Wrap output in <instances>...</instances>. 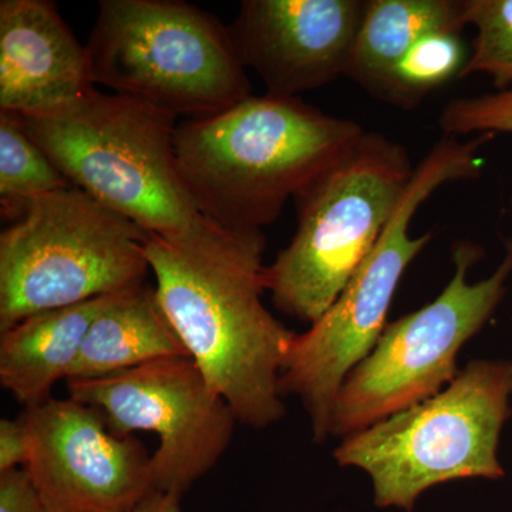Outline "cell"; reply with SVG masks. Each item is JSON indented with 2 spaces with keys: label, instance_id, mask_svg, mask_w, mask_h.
Returning a JSON list of instances; mask_svg holds the SVG:
<instances>
[{
  "label": "cell",
  "instance_id": "obj_1",
  "mask_svg": "<svg viewBox=\"0 0 512 512\" xmlns=\"http://www.w3.org/2000/svg\"><path fill=\"white\" fill-rule=\"evenodd\" d=\"M262 231L212 225L187 239L148 235L157 301L188 356L238 423L284 419L279 377L296 333L266 309Z\"/></svg>",
  "mask_w": 512,
  "mask_h": 512
},
{
  "label": "cell",
  "instance_id": "obj_2",
  "mask_svg": "<svg viewBox=\"0 0 512 512\" xmlns=\"http://www.w3.org/2000/svg\"><path fill=\"white\" fill-rule=\"evenodd\" d=\"M365 133L298 97L265 94L178 124L175 154L202 217L227 231H262Z\"/></svg>",
  "mask_w": 512,
  "mask_h": 512
},
{
  "label": "cell",
  "instance_id": "obj_3",
  "mask_svg": "<svg viewBox=\"0 0 512 512\" xmlns=\"http://www.w3.org/2000/svg\"><path fill=\"white\" fill-rule=\"evenodd\" d=\"M19 117L74 187L148 235L178 241L215 225L181 178L173 114L94 87L66 106Z\"/></svg>",
  "mask_w": 512,
  "mask_h": 512
},
{
  "label": "cell",
  "instance_id": "obj_4",
  "mask_svg": "<svg viewBox=\"0 0 512 512\" xmlns=\"http://www.w3.org/2000/svg\"><path fill=\"white\" fill-rule=\"evenodd\" d=\"M490 140L485 134L470 141L441 138L417 165L392 220L339 298L306 332L296 333L279 377V392L301 400L316 443L330 436L333 406L343 383L376 348L404 272L431 241V232L410 237L414 215L444 184L480 177L483 161L478 151Z\"/></svg>",
  "mask_w": 512,
  "mask_h": 512
},
{
  "label": "cell",
  "instance_id": "obj_5",
  "mask_svg": "<svg viewBox=\"0 0 512 512\" xmlns=\"http://www.w3.org/2000/svg\"><path fill=\"white\" fill-rule=\"evenodd\" d=\"M511 396L510 360H473L441 392L345 437L336 461L367 473L376 507L413 511L434 485L504 476L498 444Z\"/></svg>",
  "mask_w": 512,
  "mask_h": 512
},
{
  "label": "cell",
  "instance_id": "obj_6",
  "mask_svg": "<svg viewBox=\"0 0 512 512\" xmlns=\"http://www.w3.org/2000/svg\"><path fill=\"white\" fill-rule=\"evenodd\" d=\"M94 86L187 120L251 97L229 29L181 0H101L86 45Z\"/></svg>",
  "mask_w": 512,
  "mask_h": 512
},
{
  "label": "cell",
  "instance_id": "obj_7",
  "mask_svg": "<svg viewBox=\"0 0 512 512\" xmlns=\"http://www.w3.org/2000/svg\"><path fill=\"white\" fill-rule=\"evenodd\" d=\"M416 167L402 144L366 131L352 151L295 198L298 228L265 268L275 308L315 323L376 247Z\"/></svg>",
  "mask_w": 512,
  "mask_h": 512
},
{
  "label": "cell",
  "instance_id": "obj_8",
  "mask_svg": "<svg viewBox=\"0 0 512 512\" xmlns=\"http://www.w3.org/2000/svg\"><path fill=\"white\" fill-rule=\"evenodd\" d=\"M147 239L74 185L33 201L0 235V333L36 313L144 284Z\"/></svg>",
  "mask_w": 512,
  "mask_h": 512
},
{
  "label": "cell",
  "instance_id": "obj_9",
  "mask_svg": "<svg viewBox=\"0 0 512 512\" xmlns=\"http://www.w3.org/2000/svg\"><path fill=\"white\" fill-rule=\"evenodd\" d=\"M483 256L473 242L454 245L453 278L419 311L389 323L373 352L343 383L333 406L330 436L345 437L441 392L456 376L457 355L503 301L512 274V238L493 275L468 284Z\"/></svg>",
  "mask_w": 512,
  "mask_h": 512
},
{
  "label": "cell",
  "instance_id": "obj_10",
  "mask_svg": "<svg viewBox=\"0 0 512 512\" xmlns=\"http://www.w3.org/2000/svg\"><path fill=\"white\" fill-rule=\"evenodd\" d=\"M69 397L92 406L111 433H156L151 456L157 491L183 495L224 456L237 417L187 356L96 377L67 380Z\"/></svg>",
  "mask_w": 512,
  "mask_h": 512
},
{
  "label": "cell",
  "instance_id": "obj_11",
  "mask_svg": "<svg viewBox=\"0 0 512 512\" xmlns=\"http://www.w3.org/2000/svg\"><path fill=\"white\" fill-rule=\"evenodd\" d=\"M26 473L49 512H128L156 490L137 439L111 433L103 416L72 397L26 407Z\"/></svg>",
  "mask_w": 512,
  "mask_h": 512
},
{
  "label": "cell",
  "instance_id": "obj_12",
  "mask_svg": "<svg viewBox=\"0 0 512 512\" xmlns=\"http://www.w3.org/2000/svg\"><path fill=\"white\" fill-rule=\"evenodd\" d=\"M365 0H245L229 28L266 94L296 97L345 76Z\"/></svg>",
  "mask_w": 512,
  "mask_h": 512
},
{
  "label": "cell",
  "instance_id": "obj_13",
  "mask_svg": "<svg viewBox=\"0 0 512 512\" xmlns=\"http://www.w3.org/2000/svg\"><path fill=\"white\" fill-rule=\"evenodd\" d=\"M86 46L49 0L0 2V111L55 110L94 89Z\"/></svg>",
  "mask_w": 512,
  "mask_h": 512
},
{
  "label": "cell",
  "instance_id": "obj_14",
  "mask_svg": "<svg viewBox=\"0 0 512 512\" xmlns=\"http://www.w3.org/2000/svg\"><path fill=\"white\" fill-rule=\"evenodd\" d=\"M107 296L36 313L2 333L0 383L25 409L52 399L56 383L69 380Z\"/></svg>",
  "mask_w": 512,
  "mask_h": 512
},
{
  "label": "cell",
  "instance_id": "obj_15",
  "mask_svg": "<svg viewBox=\"0 0 512 512\" xmlns=\"http://www.w3.org/2000/svg\"><path fill=\"white\" fill-rule=\"evenodd\" d=\"M188 356L146 282L107 296L69 380L96 379L164 357Z\"/></svg>",
  "mask_w": 512,
  "mask_h": 512
},
{
  "label": "cell",
  "instance_id": "obj_16",
  "mask_svg": "<svg viewBox=\"0 0 512 512\" xmlns=\"http://www.w3.org/2000/svg\"><path fill=\"white\" fill-rule=\"evenodd\" d=\"M463 6L454 0H367L345 76L383 100L394 67L421 37L461 32Z\"/></svg>",
  "mask_w": 512,
  "mask_h": 512
},
{
  "label": "cell",
  "instance_id": "obj_17",
  "mask_svg": "<svg viewBox=\"0 0 512 512\" xmlns=\"http://www.w3.org/2000/svg\"><path fill=\"white\" fill-rule=\"evenodd\" d=\"M29 136L18 114L0 111V202L6 217H22L33 201L72 187Z\"/></svg>",
  "mask_w": 512,
  "mask_h": 512
},
{
  "label": "cell",
  "instance_id": "obj_18",
  "mask_svg": "<svg viewBox=\"0 0 512 512\" xmlns=\"http://www.w3.org/2000/svg\"><path fill=\"white\" fill-rule=\"evenodd\" d=\"M467 60L461 32L421 37L394 67L383 100L403 109L417 106L424 96L460 77Z\"/></svg>",
  "mask_w": 512,
  "mask_h": 512
},
{
  "label": "cell",
  "instance_id": "obj_19",
  "mask_svg": "<svg viewBox=\"0 0 512 512\" xmlns=\"http://www.w3.org/2000/svg\"><path fill=\"white\" fill-rule=\"evenodd\" d=\"M463 22L477 29L460 77L484 73L498 92L512 87V0H463Z\"/></svg>",
  "mask_w": 512,
  "mask_h": 512
},
{
  "label": "cell",
  "instance_id": "obj_20",
  "mask_svg": "<svg viewBox=\"0 0 512 512\" xmlns=\"http://www.w3.org/2000/svg\"><path fill=\"white\" fill-rule=\"evenodd\" d=\"M439 126L448 137L512 134V87L504 92L450 101L441 110Z\"/></svg>",
  "mask_w": 512,
  "mask_h": 512
},
{
  "label": "cell",
  "instance_id": "obj_21",
  "mask_svg": "<svg viewBox=\"0 0 512 512\" xmlns=\"http://www.w3.org/2000/svg\"><path fill=\"white\" fill-rule=\"evenodd\" d=\"M0 512H49L25 468L0 473Z\"/></svg>",
  "mask_w": 512,
  "mask_h": 512
},
{
  "label": "cell",
  "instance_id": "obj_22",
  "mask_svg": "<svg viewBox=\"0 0 512 512\" xmlns=\"http://www.w3.org/2000/svg\"><path fill=\"white\" fill-rule=\"evenodd\" d=\"M26 458L28 436L22 420H0V473L25 466Z\"/></svg>",
  "mask_w": 512,
  "mask_h": 512
},
{
  "label": "cell",
  "instance_id": "obj_23",
  "mask_svg": "<svg viewBox=\"0 0 512 512\" xmlns=\"http://www.w3.org/2000/svg\"><path fill=\"white\" fill-rule=\"evenodd\" d=\"M181 497L183 495L154 491L128 512H183Z\"/></svg>",
  "mask_w": 512,
  "mask_h": 512
}]
</instances>
